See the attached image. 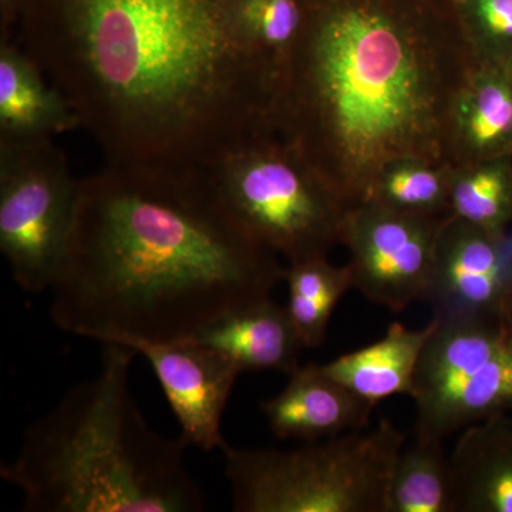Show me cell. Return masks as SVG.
<instances>
[{"label": "cell", "mask_w": 512, "mask_h": 512, "mask_svg": "<svg viewBox=\"0 0 512 512\" xmlns=\"http://www.w3.org/2000/svg\"><path fill=\"white\" fill-rule=\"evenodd\" d=\"M18 28L106 165L204 170L272 134V72L232 0H23Z\"/></svg>", "instance_id": "obj_1"}, {"label": "cell", "mask_w": 512, "mask_h": 512, "mask_svg": "<svg viewBox=\"0 0 512 512\" xmlns=\"http://www.w3.org/2000/svg\"><path fill=\"white\" fill-rule=\"evenodd\" d=\"M276 256L239 224L207 171L106 165L80 180L50 316L101 345L194 338L269 298L285 278Z\"/></svg>", "instance_id": "obj_2"}, {"label": "cell", "mask_w": 512, "mask_h": 512, "mask_svg": "<svg viewBox=\"0 0 512 512\" xmlns=\"http://www.w3.org/2000/svg\"><path fill=\"white\" fill-rule=\"evenodd\" d=\"M272 83V133L346 210L400 158L454 167L448 123L476 60L454 0H305Z\"/></svg>", "instance_id": "obj_3"}, {"label": "cell", "mask_w": 512, "mask_h": 512, "mask_svg": "<svg viewBox=\"0 0 512 512\" xmlns=\"http://www.w3.org/2000/svg\"><path fill=\"white\" fill-rule=\"evenodd\" d=\"M138 353L103 343L99 375L73 386L30 424L0 477L26 512H198L205 498L185 466L190 443L144 419L130 389Z\"/></svg>", "instance_id": "obj_4"}, {"label": "cell", "mask_w": 512, "mask_h": 512, "mask_svg": "<svg viewBox=\"0 0 512 512\" xmlns=\"http://www.w3.org/2000/svg\"><path fill=\"white\" fill-rule=\"evenodd\" d=\"M407 433L380 419L293 450L221 448L235 512H389V484Z\"/></svg>", "instance_id": "obj_5"}, {"label": "cell", "mask_w": 512, "mask_h": 512, "mask_svg": "<svg viewBox=\"0 0 512 512\" xmlns=\"http://www.w3.org/2000/svg\"><path fill=\"white\" fill-rule=\"evenodd\" d=\"M204 170L239 224L289 265L328 258L340 244L348 210L275 134L242 141Z\"/></svg>", "instance_id": "obj_6"}, {"label": "cell", "mask_w": 512, "mask_h": 512, "mask_svg": "<svg viewBox=\"0 0 512 512\" xmlns=\"http://www.w3.org/2000/svg\"><path fill=\"white\" fill-rule=\"evenodd\" d=\"M79 185L53 140L0 141V249L23 292L55 281Z\"/></svg>", "instance_id": "obj_7"}, {"label": "cell", "mask_w": 512, "mask_h": 512, "mask_svg": "<svg viewBox=\"0 0 512 512\" xmlns=\"http://www.w3.org/2000/svg\"><path fill=\"white\" fill-rule=\"evenodd\" d=\"M436 319L414 376V431L444 439L511 412L512 345L501 318Z\"/></svg>", "instance_id": "obj_8"}, {"label": "cell", "mask_w": 512, "mask_h": 512, "mask_svg": "<svg viewBox=\"0 0 512 512\" xmlns=\"http://www.w3.org/2000/svg\"><path fill=\"white\" fill-rule=\"evenodd\" d=\"M448 215L409 214L372 200L346 211L340 244L349 251L353 289L392 312L424 301Z\"/></svg>", "instance_id": "obj_9"}, {"label": "cell", "mask_w": 512, "mask_h": 512, "mask_svg": "<svg viewBox=\"0 0 512 512\" xmlns=\"http://www.w3.org/2000/svg\"><path fill=\"white\" fill-rule=\"evenodd\" d=\"M511 291V239L448 215L424 299L433 318H501Z\"/></svg>", "instance_id": "obj_10"}, {"label": "cell", "mask_w": 512, "mask_h": 512, "mask_svg": "<svg viewBox=\"0 0 512 512\" xmlns=\"http://www.w3.org/2000/svg\"><path fill=\"white\" fill-rule=\"evenodd\" d=\"M146 357L190 446H225L222 419L241 369L220 350L188 338L171 342L119 343Z\"/></svg>", "instance_id": "obj_11"}, {"label": "cell", "mask_w": 512, "mask_h": 512, "mask_svg": "<svg viewBox=\"0 0 512 512\" xmlns=\"http://www.w3.org/2000/svg\"><path fill=\"white\" fill-rule=\"evenodd\" d=\"M259 407L278 439L305 443L363 430L375 409L315 363L299 366L284 390Z\"/></svg>", "instance_id": "obj_12"}, {"label": "cell", "mask_w": 512, "mask_h": 512, "mask_svg": "<svg viewBox=\"0 0 512 512\" xmlns=\"http://www.w3.org/2000/svg\"><path fill=\"white\" fill-rule=\"evenodd\" d=\"M448 463L451 512H512V417L508 412L463 429Z\"/></svg>", "instance_id": "obj_13"}, {"label": "cell", "mask_w": 512, "mask_h": 512, "mask_svg": "<svg viewBox=\"0 0 512 512\" xmlns=\"http://www.w3.org/2000/svg\"><path fill=\"white\" fill-rule=\"evenodd\" d=\"M448 146L454 167L512 158L511 70L474 64L451 107Z\"/></svg>", "instance_id": "obj_14"}, {"label": "cell", "mask_w": 512, "mask_h": 512, "mask_svg": "<svg viewBox=\"0 0 512 512\" xmlns=\"http://www.w3.org/2000/svg\"><path fill=\"white\" fill-rule=\"evenodd\" d=\"M80 127L69 100L10 36L0 40V141L53 140Z\"/></svg>", "instance_id": "obj_15"}, {"label": "cell", "mask_w": 512, "mask_h": 512, "mask_svg": "<svg viewBox=\"0 0 512 512\" xmlns=\"http://www.w3.org/2000/svg\"><path fill=\"white\" fill-rule=\"evenodd\" d=\"M220 350L241 372H281L291 375L305 349L286 305L269 296L222 316L194 336Z\"/></svg>", "instance_id": "obj_16"}, {"label": "cell", "mask_w": 512, "mask_h": 512, "mask_svg": "<svg viewBox=\"0 0 512 512\" xmlns=\"http://www.w3.org/2000/svg\"><path fill=\"white\" fill-rule=\"evenodd\" d=\"M436 326V318L417 330L394 322L382 339L320 367L326 375L373 406L396 394L413 397L421 352Z\"/></svg>", "instance_id": "obj_17"}, {"label": "cell", "mask_w": 512, "mask_h": 512, "mask_svg": "<svg viewBox=\"0 0 512 512\" xmlns=\"http://www.w3.org/2000/svg\"><path fill=\"white\" fill-rule=\"evenodd\" d=\"M389 512H451L450 463L443 439L414 431L394 463Z\"/></svg>", "instance_id": "obj_18"}, {"label": "cell", "mask_w": 512, "mask_h": 512, "mask_svg": "<svg viewBox=\"0 0 512 512\" xmlns=\"http://www.w3.org/2000/svg\"><path fill=\"white\" fill-rule=\"evenodd\" d=\"M289 315L305 349H316L328 335L330 318L340 299L353 289L349 266L328 258L309 259L285 269Z\"/></svg>", "instance_id": "obj_19"}, {"label": "cell", "mask_w": 512, "mask_h": 512, "mask_svg": "<svg viewBox=\"0 0 512 512\" xmlns=\"http://www.w3.org/2000/svg\"><path fill=\"white\" fill-rule=\"evenodd\" d=\"M448 201L454 217L495 235H507L512 222V158L451 168Z\"/></svg>", "instance_id": "obj_20"}, {"label": "cell", "mask_w": 512, "mask_h": 512, "mask_svg": "<svg viewBox=\"0 0 512 512\" xmlns=\"http://www.w3.org/2000/svg\"><path fill=\"white\" fill-rule=\"evenodd\" d=\"M451 168L421 158L392 161L377 177L370 200L409 214L444 217L451 214Z\"/></svg>", "instance_id": "obj_21"}, {"label": "cell", "mask_w": 512, "mask_h": 512, "mask_svg": "<svg viewBox=\"0 0 512 512\" xmlns=\"http://www.w3.org/2000/svg\"><path fill=\"white\" fill-rule=\"evenodd\" d=\"M232 16L249 49L271 69L274 83L276 69L305 26V0H232Z\"/></svg>", "instance_id": "obj_22"}, {"label": "cell", "mask_w": 512, "mask_h": 512, "mask_svg": "<svg viewBox=\"0 0 512 512\" xmlns=\"http://www.w3.org/2000/svg\"><path fill=\"white\" fill-rule=\"evenodd\" d=\"M476 63L512 69V0H454Z\"/></svg>", "instance_id": "obj_23"}, {"label": "cell", "mask_w": 512, "mask_h": 512, "mask_svg": "<svg viewBox=\"0 0 512 512\" xmlns=\"http://www.w3.org/2000/svg\"><path fill=\"white\" fill-rule=\"evenodd\" d=\"M23 0H0V29L2 37L10 36V29L18 26Z\"/></svg>", "instance_id": "obj_24"}, {"label": "cell", "mask_w": 512, "mask_h": 512, "mask_svg": "<svg viewBox=\"0 0 512 512\" xmlns=\"http://www.w3.org/2000/svg\"><path fill=\"white\" fill-rule=\"evenodd\" d=\"M501 322H503L505 332L512 345V291L504 303L503 312H501Z\"/></svg>", "instance_id": "obj_25"}, {"label": "cell", "mask_w": 512, "mask_h": 512, "mask_svg": "<svg viewBox=\"0 0 512 512\" xmlns=\"http://www.w3.org/2000/svg\"><path fill=\"white\" fill-rule=\"evenodd\" d=\"M510 70H511V72H512V69H510Z\"/></svg>", "instance_id": "obj_26"}]
</instances>
